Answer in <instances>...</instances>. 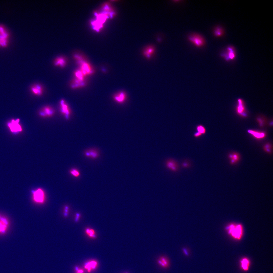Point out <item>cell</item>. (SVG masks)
Masks as SVG:
<instances>
[{
	"instance_id": "6da1fadb",
	"label": "cell",
	"mask_w": 273,
	"mask_h": 273,
	"mask_svg": "<svg viewBox=\"0 0 273 273\" xmlns=\"http://www.w3.org/2000/svg\"><path fill=\"white\" fill-rule=\"evenodd\" d=\"M228 234L232 238L237 240H240L243 235V228L240 223H231L225 228Z\"/></svg>"
},
{
	"instance_id": "7a4b0ae2",
	"label": "cell",
	"mask_w": 273,
	"mask_h": 273,
	"mask_svg": "<svg viewBox=\"0 0 273 273\" xmlns=\"http://www.w3.org/2000/svg\"><path fill=\"white\" fill-rule=\"evenodd\" d=\"M9 33L3 25L0 24V47H6L8 44Z\"/></svg>"
},
{
	"instance_id": "3957f363",
	"label": "cell",
	"mask_w": 273,
	"mask_h": 273,
	"mask_svg": "<svg viewBox=\"0 0 273 273\" xmlns=\"http://www.w3.org/2000/svg\"><path fill=\"white\" fill-rule=\"evenodd\" d=\"M165 165L168 170L174 172H178L180 169L179 165L175 160L169 158L166 160L165 162Z\"/></svg>"
},
{
	"instance_id": "277c9868",
	"label": "cell",
	"mask_w": 273,
	"mask_h": 273,
	"mask_svg": "<svg viewBox=\"0 0 273 273\" xmlns=\"http://www.w3.org/2000/svg\"><path fill=\"white\" fill-rule=\"evenodd\" d=\"M189 40L196 47H200L205 44V41L204 38L200 35L193 34L190 35L188 37Z\"/></svg>"
},
{
	"instance_id": "5b68a950",
	"label": "cell",
	"mask_w": 273,
	"mask_h": 273,
	"mask_svg": "<svg viewBox=\"0 0 273 273\" xmlns=\"http://www.w3.org/2000/svg\"><path fill=\"white\" fill-rule=\"evenodd\" d=\"M33 200L36 202L42 203L45 199V194L44 191L41 188H39L32 191Z\"/></svg>"
},
{
	"instance_id": "8992f818",
	"label": "cell",
	"mask_w": 273,
	"mask_h": 273,
	"mask_svg": "<svg viewBox=\"0 0 273 273\" xmlns=\"http://www.w3.org/2000/svg\"><path fill=\"white\" fill-rule=\"evenodd\" d=\"M79 64L80 65L79 69L85 76L90 75L94 73L93 68L91 65L87 62L83 61Z\"/></svg>"
},
{
	"instance_id": "52a82bcc",
	"label": "cell",
	"mask_w": 273,
	"mask_h": 273,
	"mask_svg": "<svg viewBox=\"0 0 273 273\" xmlns=\"http://www.w3.org/2000/svg\"><path fill=\"white\" fill-rule=\"evenodd\" d=\"M9 226V222L8 219L6 217L0 215V234H4L6 233Z\"/></svg>"
},
{
	"instance_id": "ba28073f",
	"label": "cell",
	"mask_w": 273,
	"mask_h": 273,
	"mask_svg": "<svg viewBox=\"0 0 273 273\" xmlns=\"http://www.w3.org/2000/svg\"><path fill=\"white\" fill-rule=\"evenodd\" d=\"M158 264L162 268L166 269L168 268L170 266V261L167 257L162 256L159 257L157 260Z\"/></svg>"
},
{
	"instance_id": "9c48e42d",
	"label": "cell",
	"mask_w": 273,
	"mask_h": 273,
	"mask_svg": "<svg viewBox=\"0 0 273 273\" xmlns=\"http://www.w3.org/2000/svg\"><path fill=\"white\" fill-rule=\"evenodd\" d=\"M127 98V95L123 91H121L115 94L113 96L114 100L117 103L122 104L123 103Z\"/></svg>"
},
{
	"instance_id": "30bf717a",
	"label": "cell",
	"mask_w": 273,
	"mask_h": 273,
	"mask_svg": "<svg viewBox=\"0 0 273 273\" xmlns=\"http://www.w3.org/2000/svg\"><path fill=\"white\" fill-rule=\"evenodd\" d=\"M30 90L33 94L38 96L42 95L44 91L42 85L38 83L33 85L31 87Z\"/></svg>"
},
{
	"instance_id": "8fae6325",
	"label": "cell",
	"mask_w": 273,
	"mask_h": 273,
	"mask_svg": "<svg viewBox=\"0 0 273 273\" xmlns=\"http://www.w3.org/2000/svg\"><path fill=\"white\" fill-rule=\"evenodd\" d=\"M84 155L85 157L92 159H96L99 157V153L96 149L92 148L87 149L84 152Z\"/></svg>"
},
{
	"instance_id": "7c38bea8",
	"label": "cell",
	"mask_w": 273,
	"mask_h": 273,
	"mask_svg": "<svg viewBox=\"0 0 273 273\" xmlns=\"http://www.w3.org/2000/svg\"><path fill=\"white\" fill-rule=\"evenodd\" d=\"M54 113L53 108L49 106H46L40 110V115L43 117H50L52 116Z\"/></svg>"
},
{
	"instance_id": "4fadbf2b",
	"label": "cell",
	"mask_w": 273,
	"mask_h": 273,
	"mask_svg": "<svg viewBox=\"0 0 273 273\" xmlns=\"http://www.w3.org/2000/svg\"><path fill=\"white\" fill-rule=\"evenodd\" d=\"M61 111L67 117L71 114V110L68 105L63 99H61L60 102Z\"/></svg>"
},
{
	"instance_id": "5bb4252c",
	"label": "cell",
	"mask_w": 273,
	"mask_h": 273,
	"mask_svg": "<svg viewBox=\"0 0 273 273\" xmlns=\"http://www.w3.org/2000/svg\"><path fill=\"white\" fill-rule=\"evenodd\" d=\"M66 59L63 56H60L57 57L54 60V65L56 66L61 68L65 67L67 64Z\"/></svg>"
},
{
	"instance_id": "9a60e30c",
	"label": "cell",
	"mask_w": 273,
	"mask_h": 273,
	"mask_svg": "<svg viewBox=\"0 0 273 273\" xmlns=\"http://www.w3.org/2000/svg\"><path fill=\"white\" fill-rule=\"evenodd\" d=\"M98 263L97 261L92 260L85 263L84 267L88 272L95 269L97 267Z\"/></svg>"
},
{
	"instance_id": "2e32d148",
	"label": "cell",
	"mask_w": 273,
	"mask_h": 273,
	"mask_svg": "<svg viewBox=\"0 0 273 273\" xmlns=\"http://www.w3.org/2000/svg\"><path fill=\"white\" fill-rule=\"evenodd\" d=\"M238 105L237 110L238 113L243 117H246L247 115L245 112V107L242 100L239 99L238 100Z\"/></svg>"
},
{
	"instance_id": "e0dca14e",
	"label": "cell",
	"mask_w": 273,
	"mask_h": 273,
	"mask_svg": "<svg viewBox=\"0 0 273 273\" xmlns=\"http://www.w3.org/2000/svg\"><path fill=\"white\" fill-rule=\"evenodd\" d=\"M19 120L17 119L15 121L12 120L11 122L9 125L11 130L12 131L17 132L20 131L21 129L20 126L18 124Z\"/></svg>"
},
{
	"instance_id": "ac0fdd59",
	"label": "cell",
	"mask_w": 273,
	"mask_h": 273,
	"mask_svg": "<svg viewBox=\"0 0 273 273\" xmlns=\"http://www.w3.org/2000/svg\"><path fill=\"white\" fill-rule=\"evenodd\" d=\"M84 81L75 78L71 81L70 87L72 88L75 89L82 86L85 85Z\"/></svg>"
},
{
	"instance_id": "d6986e66",
	"label": "cell",
	"mask_w": 273,
	"mask_h": 273,
	"mask_svg": "<svg viewBox=\"0 0 273 273\" xmlns=\"http://www.w3.org/2000/svg\"><path fill=\"white\" fill-rule=\"evenodd\" d=\"M154 49L152 46H150L146 47L144 50L143 54L144 56L147 59L150 58L154 52Z\"/></svg>"
},
{
	"instance_id": "ffe728a7",
	"label": "cell",
	"mask_w": 273,
	"mask_h": 273,
	"mask_svg": "<svg viewBox=\"0 0 273 273\" xmlns=\"http://www.w3.org/2000/svg\"><path fill=\"white\" fill-rule=\"evenodd\" d=\"M247 132L258 139L263 138L265 136V133L263 132L258 131L251 130H248Z\"/></svg>"
},
{
	"instance_id": "44dd1931",
	"label": "cell",
	"mask_w": 273,
	"mask_h": 273,
	"mask_svg": "<svg viewBox=\"0 0 273 273\" xmlns=\"http://www.w3.org/2000/svg\"><path fill=\"white\" fill-rule=\"evenodd\" d=\"M241 266L244 271H246L249 269L250 262L249 260L246 258H244L240 261Z\"/></svg>"
},
{
	"instance_id": "7402d4cb",
	"label": "cell",
	"mask_w": 273,
	"mask_h": 273,
	"mask_svg": "<svg viewBox=\"0 0 273 273\" xmlns=\"http://www.w3.org/2000/svg\"><path fill=\"white\" fill-rule=\"evenodd\" d=\"M85 232L87 236L90 238L95 239L96 237L95 231L93 229L87 228L85 229Z\"/></svg>"
},
{
	"instance_id": "603a6c76",
	"label": "cell",
	"mask_w": 273,
	"mask_h": 273,
	"mask_svg": "<svg viewBox=\"0 0 273 273\" xmlns=\"http://www.w3.org/2000/svg\"><path fill=\"white\" fill-rule=\"evenodd\" d=\"M229 157L231 159V163L234 164L237 162L239 160V155L236 153H234L229 154Z\"/></svg>"
},
{
	"instance_id": "cb8c5ba5",
	"label": "cell",
	"mask_w": 273,
	"mask_h": 273,
	"mask_svg": "<svg viewBox=\"0 0 273 273\" xmlns=\"http://www.w3.org/2000/svg\"><path fill=\"white\" fill-rule=\"evenodd\" d=\"M227 56L228 57L231 59L234 58L235 57V51L234 49L231 47H229L227 49Z\"/></svg>"
},
{
	"instance_id": "d4e9b609",
	"label": "cell",
	"mask_w": 273,
	"mask_h": 273,
	"mask_svg": "<svg viewBox=\"0 0 273 273\" xmlns=\"http://www.w3.org/2000/svg\"><path fill=\"white\" fill-rule=\"evenodd\" d=\"M196 131L198 132L202 135H205L206 133V129L203 125L199 124L197 125L196 127Z\"/></svg>"
},
{
	"instance_id": "484cf974",
	"label": "cell",
	"mask_w": 273,
	"mask_h": 273,
	"mask_svg": "<svg viewBox=\"0 0 273 273\" xmlns=\"http://www.w3.org/2000/svg\"><path fill=\"white\" fill-rule=\"evenodd\" d=\"M223 33V31L222 28L221 27H217L215 30L214 34L217 37H220L222 36Z\"/></svg>"
},
{
	"instance_id": "4316f807",
	"label": "cell",
	"mask_w": 273,
	"mask_h": 273,
	"mask_svg": "<svg viewBox=\"0 0 273 273\" xmlns=\"http://www.w3.org/2000/svg\"><path fill=\"white\" fill-rule=\"evenodd\" d=\"M70 174L72 176L76 178L79 177L80 175V173L79 171L76 168H72L69 171Z\"/></svg>"
},
{
	"instance_id": "83f0119b",
	"label": "cell",
	"mask_w": 273,
	"mask_h": 273,
	"mask_svg": "<svg viewBox=\"0 0 273 273\" xmlns=\"http://www.w3.org/2000/svg\"><path fill=\"white\" fill-rule=\"evenodd\" d=\"M191 164L188 161L186 160L182 162L181 164L182 167L185 169L189 168L191 166Z\"/></svg>"
},
{
	"instance_id": "f1b7e54d",
	"label": "cell",
	"mask_w": 273,
	"mask_h": 273,
	"mask_svg": "<svg viewBox=\"0 0 273 273\" xmlns=\"http://www.w3.org/2000/svg\"><path fill=\"white\" fill-rule=\"evenodd\" d=\"M264 149L265 151L270 153L271 152V145L269 144H266L264 146Z\"/></svg>"
},
{
	"instance_id": "f546056e",
	"label": "cell",
	"mask_w": 273,
	"mask_h": 273,
	"mask_svg": "<svg viewBox=\"0 0 273 273\" xmlns=\"http://www.w3.org/2000/svg\"><path fill=\"white\" fill-rule=\"evenodd\" d=\"M182 251L184 254L186 256H189L190 254V251L187 248L184 247L182 248Z\"/></svg>"
},
{
	"instance_id": "4dcf8cb0",
	"label": "cell",
	"mask_w": 273,
	"mask_h": 273,
	"mask_svg": "<svg viewBox=\"0 0 273 273\" xmlns=\"http://www.w3.org/2000/svg\"><path fill=\"white\" fill-rule=\"evenodd\" d=\"M202 134L201 133L196 131L193 134L194 136L196 138H198L201 136Z\"/></svg>"
},
{
	"instance_id": "1f68e13d",
	"label": "cell",
	"mask_w": 273,
	"mask_h": 273,
	"mask_svg": "<svg viewBox=\"0 0 273 273\" xmlns=\"http://www.w3.org/2000/svg\"><path fill=\"white\" fill-rule=\"evenodd\" d=\"M76 273H83L84 270L82 269H81L77 267H76L75 268Z\"/></svg>"
},
{
	"instance_id": "d6a6232c",
	"label": "cell",
	"mask_w": 273,
	"mask_h": 273,
	"mask_svg": "<svg viewBox=\"0 0 273 273\" xmlns=\"http://www.w3.org/2000/svg\"><path fill=\"white\" fill-rule=\"evenodd\" d=\"M80 216V215L79 213H77L76 215L75 218V221L76 222H77L79 220Z\"/></svg>"
},
{
	"instance_id": "836d02e7",
	"label": "cell",
	"mask_w": 273,
	"mask_h": 273,
	"mask_svg": "<svg viewBox=\"0 0 273 273\" xmlns=\"http://www.w3.org/2000/svg\"><path fill=\"white\" fill-rule=\"evenodd\" d=\"M69 208L67 206L65 208L64 215L65 216H66L67 215L69 212Z\"/></svg>"
},
{
	"instance_id": "e575fe53",
	"label": "cell",
	"mask_w": 273,
	"mask_h": 273,
	"mask_svg": "<svg viewBox=\"0 0 273 273\" xmlns=\"http://www.w3.org/2000/svg\"><path fill=\"white\" fill-rule=\"evenodd\" d=\"M125 273H128V272H125Z\"/></svg>"
}]
</instances>
